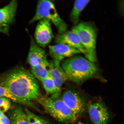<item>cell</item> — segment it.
I'll list each match as a JSON object with an SVG mask.
<instances>
[{
  "mask_svg": "<svg viewBox=\"0 0 124 124\" xmlns=\"http://www.w3.org/2000/svg\"><path fill=\"white\" fill-rule=\"evenodd\" d=\"M0 85L16 97L28 101L37 100L41 95L35 78L23 67L15 68L8 73L0 80Z\"/></svg>",
  "mask_w": 124,
  "mask_h": 124,
  "instance_id": "6da1fadb",
  "label": "cell"
},
{
  "mask_svg": "<svg viewBox=\"0 0 124 124\" xmlns=\"http://www.w3.org/2000/svg\"><path fill=\"white\" fill-rule=\"evenodd\" d=\"M61 66L68 80L80 84L96 75L98 69L94 63L78 55L62 61Z\"/></svg>",
  "mask_w": 124,
  "mask_h": 124,
  "instance_id": "7a4b0ae2",
  "label": "cell"
},
{
  "mask_svg": "<svg viewBox=\"0 0 124 124\" xmlns=\"http://www.w3.org/2000/svg\"><path fill=\"white\" fill-rule=\"evenodd\" d=\"M60 93L50 97L41 96L37 100L46 112L60 122L70 123L75 122L78 117L60 97Z\"/></svg>",
  "mask_w": 124,
  "mask_h": 124,
  "instance_id": "3957f363",
  "label": "cell"
},
{
  "mask_svg": "<svg viewBox=\"0 0 124 124\" xmlns=\"http://www.w3.org/2000/svg\"><path fill=\"white\" fill-rule=\"evenodd\" d=\"M72 31L77 34L87 53L86 59L95 63L97 61L96 29L92 23L82 22L72 28Z\"/></svg>",
  "mask_w": 124,
  "mask_h": 124,
  "instance_id": "277c9868",
  "label": "cell"
},
{
  "mask_svg": "<svg viewBox=\"0 0 124 124\" xmlns=\"http://www.w3.org/2000/svg\"><path fill=\"white\" fill-rule=\"evenodd\" d=\"M43 19L49 20L55 26L58 34L67 31L68 25L62 19L54 4L50 1L41 0L38 1L34 16L29 21L30 24Z\"/></svg>",
  "mask_w": 124,
  "mask_h": 124,
  "instance_id": "5b68a950",
  "label": "cell"
},
{
  "mask_svg": "<svg viewBox=\"0 0 124 124\" xmlns=\"http://www.w3.org/2000/svg\"><path fill=\"white\" fill-rule=\"evenodd\" d=\"M18 6L17 1L13 0L0 8V32L9 35L10 26L15 21Z\"/></svg>",
  "mask_w": 124,
  "mask_h": 124,
  "instance_id": "8992f818",
  "label": "cell"
},
{
  "mask_svg": "<svg viewBox=\"0 0 124 124\" xmlns=\"http://www.w3.org/2000/svg\"><path fill=\"white\" fill-rule=\"evenodd\" d=\"M51 24L49 20L43 19L39 21L36 28L35 41L42 48L47 46L54 37Z\"/></svg>",
  "mask_w": 124,
  "mask_h": 124,
  "instance_id": "52a82bcc",
  "label": "cell"
},
{
  "mask_svg": "<svg viewBox=\"0 0 124 124\" xmlns=\"http://www.w3.org/2000/svg\"><path fill=\"white\" fill-rule=\"evenodd\" d=\"M61 98L78 117L85 112L86 108V102L76 93L72 90L66 91L63 93Z\"/></svg>",
  "mask_w": 124,
  "mask_h": 124,
  "instance_id": "ba28073f",
  "label": "cell"
},
{
  "mask_svg": "<svg viewBox=\"0 0 124 124\" xmlns=\"http://www.w3.org/2000/svg\"><path fill=\"white\" fill-rule=\"evenodd\" d=\"M88 111L93 124H108L109 114L108 108L103 103L98 101L91 104Z\"/></svg>",
  "mask_w": 124,
  "mask_h": 124,
  "instance_id": "9c48e42d",
  "label": "cell"
},
{
  "mask_svg": "<svg viewBox=\"0 0 124 124\" xmlns=\"http://www.w3.org/2000/svg\"><path fill=\"white\" fill-rule=\"evenodd\" d=\"M56 44H63L74 48L79 51L81 53L87 57V53L82 45L78 35L71 31H66L63 33L58 34L55 39Z\"/></svg>",
  "mask_w": 124,
  "mask_h": 124,
  "instance_id": "30bf717a",
  "label": "cell"
},
{
  "mask_svg": "<svg viewBox=\"0 0 124 124\" xmlns=\"http://www.w3.org/2000/svg\"><path fill=\"white\" fill-rule=\"evenodd\" d=\"M49 55L53 60L60 62L81 53L78 49L63 44L49 46Z\"/></svg>",
  "mask_w": 124,
  "mask_h": 124,
  "instance_id": "8fae6325",
  "label": "cell"
},
{
  "mask_svg": "<svg viewBox=\"0 0 124 124\" xmlns=\"http://www.w3.org/2000/svg\"><path fill=\"white\" fill-rule=\"evenodd\" d=\"M48 68L49 75L55 84L56 93H60L62 86L68 80L67 76L62 68L60 62L53 60L49 62Z\"/></svg>",
  "mask_w": 124,
  "mask_h": 124,
  "instance_id": "7c38bea8",
  "label": "cell"
},
{
  "mask_svg": "<svg viewBox=\"0 0 124 124\" xmlns=\"http://www.w3.org/2000/svg\"><path fill=\"white\" fill-rule=\"evenodd\" d=\"M30 48L27 57V61L31 67L38 65L47 59L46 51L36 43L33 37H31Z\"/></svg>",
  "mask_w": 124,
  "mask_h": 124,
  "instance_id": "4fadbf2b",
  "label": "cell"
},
{
  "mask_svg": "<svg viewBox=\"0 0 124 124\" xmlns=\"http://www.w3.org/2000/svg\"><path fill=\"white\" fill-rule=\"evenodd\" d=\"M11 124H29L25 111L19 104L14 105L9 113Z\"/></svg>",
  "mask_w": 124,
  "mask_h": 124,
  "instance_id": "5bb4252c",
  "label": "cell"
},
{
  "mask_svg": "<svg viewBox=\"0 0 124 124\" xmlns=\"http://www.w3.org/2000/svg\"><path fill=\"white\" fill-rule=\"evenodd\" d=\"M90 1V0H77L74 1L70 16V19L74 26L79 23L81 12Z\"/></svg>",
  "mask_w": 124,
  "mask_h": 124,
  "instance_id": "9a60e30c",
  "label": "cell"
},
{
  "mask_svg": "<svg viewBox=\"0 0 124 124\" xmlns=\"http://www.w3.org/2000/svg\"><path fill=\"white\" fill-rule=\"evenodd\" d=\"M49 62L47 59L45 60L37 66L31 67V73L34 77L41 81L49 75Z\"/></svg>",
  "mask_w": 124,
  "mask_h": 124,
  "instance_id": "2e32d148",
  "label": "cell"
},
{
  "mask_svg": "<svg viewBox=\"0 0 124 124\" xmlns=\"http://www.w3.org/2000/svg\"><path fill=\"white\" fill-rule=\"evenodd\" d=\"M1 97L6 98L17 103L27 105L35 109L36 108L31 101L25 100L16 97L7 89L0 85V98Z\"/></svg>",
  "mask_w": 124,
  "mask_h": 124,
  "instance_id": "e0dca14e",
  "label": "cell"
},
{
  "mask_svg": "<svg viewBox=\"0 0 124 124\" xmlns=\"http://www.w3.org/2000/svg\"><path fill=\"white\" fill-rule=\"evenodd\" d=\"M44 89L47 93L53 94L56 93V89L53 80L49 75L41 80Z\"/></svg>",
  "mask_w": 124,
  "mask_h": 124,
  "instance_id": "ac0fdd59",
  "label": "cell"
},
{
  "mask_svg": "<svg viewBox=\"0 0 124 124\" xmlns=\"http://www.w3.org/2000/svg\"><path fill=\"white\" fill-rule=\"evenodd\" d=\"M25 111L27 115L29 124H50L47 121L41 118L28 109H26Z\"/></svg>",
  "mask_w": 124,
  "mask_h": 124,
  "instance_id": "d6986e66",
  "label": "cell"
},
{
  "mask_svg": "<svg viewBox=\"0 0 124 124\" xmlns=\"http://www.w3.org/2000/svg\"><path fill=\"white\" fill-rule=\"evenodd\" d=\"M11 106L10 100L5 97L0 98V112L4 113L10 109Z\"/></svg>",
  "mask_w": 124,
  "mask_h": 124,
  "instance_id": "ffe728a7",
  "label": "cell"
},
{
  "mask_svg": "<svg viewBox=\"0 0 124 124\" xmlns=\"http://www.w3.org/2000/svg\"><path fill=\"white\" fill-rule=\"evenodd\" d=\"M0 124H11L10 119L4 114L0 117Z\"/></svg>",
  "mask_w": 124,
  "mask_h": 124,
  "instance_id": "44dd1931",
  "label": "cell"
},
{
  "mask_svg": "<svg viewBox=\"0 0 124 124\" xmlns=\"http://www.w3.org/2000/svg\"><path fill=\"white\" fill-rule=\"evenodd\" d=\"M4 114V113L2 112H0V117L1 116H2Z\"/></svg>",
  "mask_w": 124,
  "mask_h": 124,
  "instance_id": "7402d4cb",
  "label": "cell"
},
{
  "mask_svg": "<svg viewBox=\"0 0 124 124\" xmlns=\"http://www.w3.org/2000/svg\"><path fill=\"white\" fill-rule=\"evenodd\" d=\"M77 124H84L83 123H82L81 122H79Z\"/></svg>",
  "mask_w": 124,
  "mask_h": 124,
  "instance_id": "603a6c76",
  "label": "cell"
}]
</instances>
